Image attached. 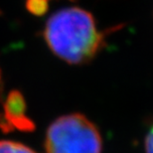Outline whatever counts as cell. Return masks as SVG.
I'll list each match as a JSON object with an SVG mask.
<instances>
[{"mask_svg":"<svg viewBox=\"0 0 153 153\" xmlns=\"http://www.w3.org/2000/svg\"><path fill=\"white\" fill-rule=\"evenodd\" d=\"M43 37L50 50L71 65L91 62L105 44L94 16L79 7L61 9L46 22Z\"/></svg>","mask_w":153,"mask_h":153,"instance_id":"1","label":"cell"},{"mask_svg":"<svg viewBox=\"0 0 153 153\" xmlns=\"http://www.w3.org/2000/svg\"><path fill=\"white\" fill-rule=\"evenodd\" d=\"M44 145L46 153H102V138L87 116L70 114L50 124Z\"/></svg>","mask_w":153,"mask_h":153,"instance_id":"2","label":"cell"},{"mask_svg":"<svg viewBox=\"0 0 153 153\" xmlns=\"http://www.w3.org/2000/svg\"><path fill=\"white\" fill-rule=\"evenodd\" d=\"M4 114H0V128L4 131H11L16 128L20 131L34 130L35 124L26 114V102L19 91H11L3 103Z\"/></svg>","mask_w":153,"mask_h":153,"instance_id":"3","label":"cell"},{"mask_svg":"<svg viewBox=\"0 0 153 153\" xmlns=\"http://www.w3.org/2000/svg\"><path fill=\"white\" fill-rule=\"evenodd\" d=\"M0 153H37L32 148L20 142L11 140H1L0 141Z\"/></svg>","mask_w":153,"mask_h":153,"instance_id":"4","label":"cell"},{"mask_svg":"<svg viewBox=\"0 0 153 153\" xmlns=\"http://www.w3.org/2000/svg\"><path fill=\"white\" fill-rule=\"evenodd\" d=\"M50 1L51 0H26V8L31 14L41 16L48 11Z\"/></svg>","mask_w":153,"mask_h":153,"instance_id":"5","label":"cell"},{"mask_svg":"<svg viewBox=\"0 0 153 153\" xmlns=\"http://www.w3.org/2000/svg\"><path fill=\"white\" fill-rule=\"evenodd\" d=\"M144 147L146 153H153V125L145 136Z\"/></svg>","mask_w":153,"mask_h":153,"instance_id":"6","label":"cell"},{"mask_svg":"<svg viewBox=\"0 0 153 153\" xmlns=\"http://www.w3.org/2000/svg\"><path fill=\"white\" fill-rule=\"evenodd\" d=\"M0 81H1V72H0Z\"/></svg>","mask_w":153,"mask_h":153,"instance_id":"7","label":"cell"}]
</instances>
